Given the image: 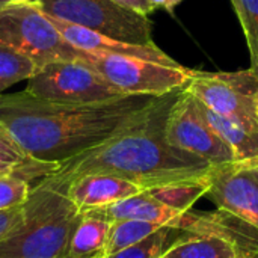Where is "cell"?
<instances>
[{
	"label": "cell",
	"mask_w": 258,
	"mask_h": 258,
	"mask_svg": "<svg viewBox=\"0 0 258 258\" xmlns=\"http://www.w3.org/2000/svg\"><path fill=\"white\" fill-rule=\"evenodd\" d=\"M255 110H257V119H258V94H257V98H255Z\"/></svg>",
	"instance_id": "f1b7e54d"
},
{
	"label": "cell",
	"mask_w": 258,
	"mask_h": 258,
	"mask_svg": "<svg viewBox=\"0 0 258 258\" xmlns=\"http://www.w3.org/2000/svg\"><path fill=\"white\" fill-rule=\"evenodd\" d=\"M12 3H38V0H12Z\"/></svg>",
	"instance_id": "4316f807"
},
{
	"label": "cell",
	"mask_w": 258,
	"mask_h": 258,
	"mask_svg": "<svg viewBox=\"0 0 258 258\" xmlns=\"http://www.w3.org/2000/svg\"><path fill=\"white\" fill-rule=\"evenodd\" d=\"M198 107L207 124L219 135V138L233 150L236 160L258 159V133L249 132L231 119L218 115L198 101Z\"/></svg>",
	"instance_id": "e0dca14e"
},
{
	"label": "cell",
	"mask_w": 258,
	"mask_h": 258,
	"mask_svg": "<svg viewBox=\"0 0 258 258\" xmlns=\"http://www.w3.org/2000/svg\"><path fill=\"white\" fill-rule=\"evenodd\" d=\"M51 18V17H50ZM57 30L62 36L74 47L92 53H109V54H125V56H136L148 60L156 62H174L171 56H168L163 50H160L156 44L154 45H138L128 44L124 41H118L109 36H103L100 33L91 32L88 29L51 18Z\"/></svg>",
	"instance_id": "7c38bea8"
},
{
	"label": "cell",
	"mask_w": 258,
	"mask_h": 258,
	"mask_svg": "<svg viewBox=\"0 0 258 258\" xmlns=\"http://www.w3.org/2000/svg\"><path fill=\"white\" fill-rule=\"evenodd\" d=\"M11 3H12V0H0V9L6 8V6L11 5Z\"/></svg>",
	"instance_id": "83f0119b"
},
{
	"label": "cell",
	"mask_w": 258,
	"mask_h": 258,
	"mask_svg": "<svg viewBox=\"0 0 258 258\" xmlns=\"http://www.w3.org/2000/svg\"><path fill=\"white\" fill-rule=\"evenodd\" d=\"M184 88L210 110L258 133V76L251 70L237 73L192 71Z\"/></svg>",
	"instance_id": "ba28073f"
},
{
	"label": "cell",
	"mask_w": 258,
	"mask_h": 258,
	"mask_svg": "<svg viewBox=\"0 0 258 258\" xmlns=\"http://www.w3.org/2000/svg\"><path fill=\"white\" fill-rule=\"evenodd\" d=\"M251 258H255V257H251Z\"/></svg>",
	"instance_id": "f546056e"
},
{
	"label": "cell",
	"mask_w": 258,
	"mask_h": 258,
	"mask_svg": "<svg viewBox=\"0 0 258 258\" xmlns=\"http://www.w3.org/2000/svg\"><path fill=\"white\" fill-rule=\"evenodd\" d=\"M57 168L59 163L42 162L32 157L0 121V175L18 177L33 184L54 174Z\"/></svg>",
	"instance_id": "5bb4252c"
},
{
	"label": "cell",
	"mask_w": 258,
	"mask_h": 258,
	"mask_svg": "<svg viewBox=\"0 0 258 258\" xmlns=\"http://www.w3.org/2000/svg\"><path fill=\"white\" fill-rule=\"evenodd\" d=\"M243 29L249 50V70L258 76V0H230Z\"/></svg>",
	"instance_id": "7402d4cb"
},
{
	"label": "cell",
	"mask_w": 258,
	"mask_h": 258,
	"mask_svg": "<svg viewBox=\"0 0 258 258\" xmlns=\"http://www.w3.org/2000/svg\"><path fill=\"white\" fill-rule=\"evenodd\" d=\"M231 242L213 236L186 233L159 258H251Z\"/></svg>",
	"instance_id": "2e32d148"
},
{
	"label": "cell",
	"mask_w": 258,
	"mask_h": 258,
	"mask_svg": "<svg viewBox=\"0 0 258 258\" xmlns=\"http://www.w3.org/2000/svg\"><path fill=\"white\" fill-rule=\"evenodd\" d=\"M141 192V186L109 174H85L68 184V195L80 213L104 209Z\"/></svg>",
	"instance_id": "8fae6325"
},
{
	"label": "cell",
	"mask_w": 258,
	"mask_h": 258,
	"mask_svg": "<svg viewBox=\"0 0 258 258\" xmlns=\"http://www.w3.org/2000/svg\"><path fill=\"white\" fill-rule=\"evenodd\" d=\"M95 70L122 95L159 97L183 88L194 70L174 62H156L136 56L92 53L83 50L80 59Z\"/></svg>",
	"instance_id": "5b68a950"
},
{
	"label": "cell",
	"mask_w": 258,
	"mask_h": 258,
	"mask_svg": "<svg viewBox=\"0 0 258 258\" xmlns=\"http://www.w3.org/2000/svg\"><path fill=\"white\" fill-rule=\"evenodd\" d=\"M160 228H163V227L159 225V224L138 221V219L113 221L112 227H110V231H109L106 257L142 242L144 239H147L153 233L159 231Z\"/></svg>",
	"instance_id": "d6986e66"
},
{
	"label": "cell",
	"mask_w": 258,
	"mask_h": 258,
	"mask_svg": "<svg viewBox=\"0 0 258 258\" xmlns=\"http://www.w3.org/2000/svg\"><path fill=\"white\" fill-rule=\"evenodd\" d=\"M56 172L32 184L21 222L0 242V258H65L80 212Z\"/></svg>",
	"instance_id": "3957f363"
},
{
	"label": "cell",
	"mask_w": 258,
	"mask_h": 258,
	"mask_svg": "<svg viewBox=\"0 0 258 258\" xmlns=\"http://www.w3.org/2000/svg\"><path fill=\"white\" fill-rule=\"evenodd\" d=\"M30 189L32 183L27 180L12 175H0V212L23 206Z\"/></svg>",
	"instance_id": "603a6c76"
},
{
	"label": "cell",
	"mask_w": 258,
	"mask_h": 258,
	"mask_svg": "<svg viewBox=\"0 0 258 258\" xmlns=\"http://www.w3.org/2000/svg\"><path fill=\"white\" fill-rule=\"evenodd\" d=\"M112 2H115V3H118V5H121V6L130 9V11H135V12H138V14L147 15V17H148L151 12L156 11V9L151 6V3H150L148 0H112Z\"/></svg>",
	"instance_id": "d4e9b609"
},
{
	"label": "cell",
	"mask_w": 258,
	"mask_h": 258,
	"mask_svg": "<svg viewBox=\"0 0 258 258\" xmlns=\"http://www.w3.org/2000/svg\"><path fill=\"white\" fill-rule=\"evenodd\" d=\"M0 44L23 53L38 67L83 56V50L62 36L38 3H11L0 9Z\"/></svg>",
	"instance_id": "277c9868"
},
{
	"label": "cell",
	"mask_w": 258,
	"mask_h": 258,
	"mask_svg": "<svg viewBox=\"0 0 258 258\" xmlns=\"http://www.w3.org/2000/svg\"><path fill=\"white\" fill-rule=\"evenodd\" d=\"M112 222L101 209L83 212L71 234L65 258H106Z\"/></svg>",
	"instance_id": "4fadbf2b"
},
{
	"label": "cell",
	"mask_w": 258,
	"mask_h": 258,
	"mask_svg": "<svg viewBox=\"0 0 258 258\" xmlns=\"http://www.w3.org/2000/svg\"><path fill=\"white\" fill-rule=\"evenodd\" d=\"M38 65L20 51L0 44V95L9 86L29 80Z\"/></svg>",
	"instance_id": "44dd1931"
},
{
	"label": "cell",
	"mask_w": 258,
	"mask_h": 258,
	"mask_svg": "<svg viewBox=\"0 0 258 258\" xmlns=\"http://www.w3.org/2000/svg\"><path fill=\"white\" fill-rule=\"evenodd\" d=\"M24 91L36 98L63 104L101 103L122 95L82 60H54L38 67Z\"/></svg>",
	"instance_id": "52a82bcc"
},
{
	"label": "cell",
	"mask_w": 258,
	"mask_h": 258,
	"mask_svg": "<svg viewBox=\"0 0 258 258\" xmlns=\"http://www.w3.org/2000/svg\"><path fill=\"white\" fill-rule=\"evenodd\" d=\"M20 222H21V206L0 212V242L5 240L9 236V233L18 227Z\"/></svg>",
	"instance_id": "cb8c5ba5"
},
{
	"label": "cell",
	"mask_w": 258,
	"mask_h": 258,
	"mask_svg": "<svg viewBox=\"0 0 258 258\" xmlns=\"http://www.w3.org/2000/svg\"><path fill=\"white\" fill-rule=\"evenodd\" d=\"M38 5L51 18L103 36L128 44L154 45L151 20L112 0H38Z\"/></svg>",
	"instance_id": "8992f818"
},
{
	"label": "cell",
	"mask_w": 258,
	"mask_h": 258,
	"mask_svg": "<svg viewBox=\"0 0 258 258\" xmlns=\"http://www.w3.org/2000/svg\"><path fill=\"white\" fill-rule=\"evenodd\" d=\"M153 98L121 95L101 103L63 104L20 91L0 95V121L32 157L62 163L121 132Z\"/></svg>",
	"instance_id": "6da1fadb"
},
{
	"label": "cell",
	"mask_w": 258,
	"mask_h": 258,
	"mask_svg": "<svg viewBox=\"0 0 258 258\" xmlns=\"http://www.w3.org/2000/svg\"><path fill=\"white\" fill-rule=\"evenodd\" d=\"M209 184L206 175L186 178L180 181H174L165 186L148 189V192L162 201L165 206L171 207L178 213H187L194 207V204L207 194Z\"/></svg>",
	"instance_id": "ac0fdd59"
},
{
	"label": "cell",
	"mask_w": 258,
	"mask_h": 258,
	"mask_svg": "<svg viewBox=\"0 0 258 258\" xmlns=\"http://www.w3.org/2000/svg\"><path fill=\"white\" fill-rule=\"evenodd\" d=\"M184 86L178 92L166 116V142L206 160L212 166L234 162L236 157L233 150L207 124L200 112L198 100Z\"/></svg>",
	"instance_id": "9c48e42d"
},
{
	"label": "cell",
	"mask_w": 258,
	"mask_h": 258,
	"mask_svg": "<svg viewBox=\"0 0 258 258\" xmlns=\"http://www.w3.org/2000/svg\"><path fill=\"white\" fill-rule=\"evenodd\" d=\"M148 2L151 3V6H153L154 9L162 8V9H165L166 12L174 14L175 8H177L183 0H148Z\"/></svg>",
	"instance_id": "484cf974"
},
{
	"label": "cell",
	"mask_w": 258,
	"mask_h": 258,
	"mask_svg": "<svg viewBox=\"0 0 258 258\" xmlns=\"http://www.w3.org/2000/svg\"><path fill=\"white\" fill-rule=\"evenodd\" d=\"M154 97L121 132L62 163L56 174L70 181L85 174H109L144 190L206 175L210 163L169 145L165 139L168 112L178 92Z\"/></svg>",
	"instance_id": "7a4b0ae2"
},
{
	"label": "cell",
	"mask_w": 258,
	"mask_h": 258,
	"mask_svg": "<svg viewBox=\"0 0 258 258\" xmlns=\"http://www.w3.org/2000/svg\"><path fill=\"white\" fill-rule=\"evenodd\" d=\"M101 210L112 221L138 219V221L159 224L162 227H174L175 221L181 216V213L165 206L162 201L154 198L148 190H144L122 201H118Z\"/></svg>",
	"instance_id": "9a60e30c"
},
{
	"label": "cell",
	"mask_w": 258,
	"mask_h": 258,
	"mask_svg": "<svg viewBox=\"0 0 258 258\" xmlns=\"http://www.w3.org/2000/svg\"><path fill=\"white\" fill-rule=\"evenodd\" d=\"M187 231H183L175 227H163L159 231L153 233L142 242L121 249L106 258H159L174 242H177Z\"/></svg>",
	"instance_id": "ffe728a7"
},
{
	"label": "cell",
	"mask_w": 258,
	"mask_h": 258,
	"mask_svg": "<svg viewBox=\"0 0 258 258\" xmlns=\"http://www.w3.org/2000/svg\"><path fill=\"white\" fill-rule=\"evenodd\" d=\"M206 178V195L221 212L258 230V159L213 165Z\"/></svg>",
	"instance_id": "30bf717a"
}]
</instances>
